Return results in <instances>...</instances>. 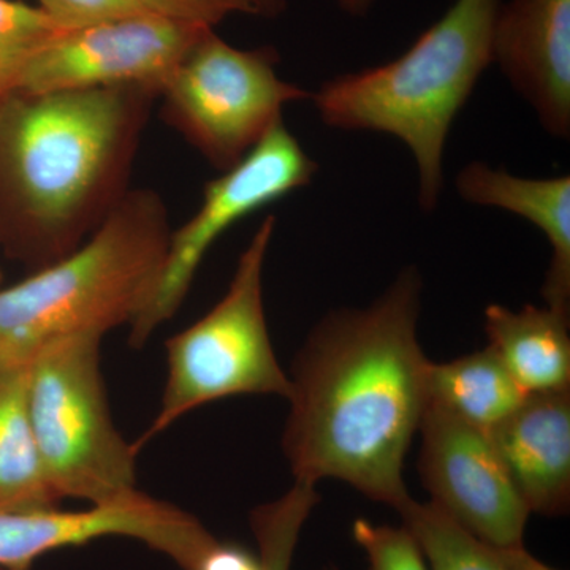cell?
Segmentation results:
<instances>
[{"mask_svg":"<svg viewBox=\"0 0 570 570\" xmlns=\"http://www.w3.org/2000/svg\"><path fill=\"white\" fill-rule=\"evenodd\" d=\"M419 433V472L431 504L491 547L523 546L531 512L513 487L489 431L428 401Z\"/></svg>","mask_w":570,"mask_h":570,"instance_id":"cell-10","label":"cell"},{"mask_svg":"<svg viewBox=\"0 0 570 570\" xmlns=\"http://www.w3.org/2000/svg\"><path fill=\"white\" fill-rule=\"evenodd\" d=\"M501 0H455L400 58L340 75L313 92L333 129L389 134L419 168V205L433 213L444 187V153L453 121L493 63Z\"/></svg>","mask_w":570,"mask_h":570,"instance_id":"cell-3","label":"cell"},{"mask_svg":"<svg viewBox=\"0 0 570 570\" xmlns=\"http://www.w3.org/2000/svg\"><path fill=\"white\" fill-rule=\"evenodd\" d=\"M324 570H340L336 568V566H328V568H325Z\"/></svg>","mask_w":570,"mask_h":570,"instance_id":"cell-28","label":"cell"},{"mask_svg":"<svg viewBox=\"0 0 570 570\" xmlns=\"http://www.w3.org/2000/svg\"><path fill=\"white\" fill-rule=\"evenodd\" d=\"M275 230L276 217L266 216L239 255L223 298L165 343L163 401L151 425L134 442L138 453L205 404L232 396L291 395V377L277 362L265 314V262Z\"/></svg>","mask_w":570,"mask_h":570,"instance_id":"cell-5","label":"cell"},{"mask_svg":"<svg viewBox=\"0 0 570 570\" xmlns=\"http://www.w3.org/2000/svg\"><path fill=\"white\" fill-rule=\"evenodd\" d=\"M61 504L29 415L28 366L0 370V512H41Z\"/></svg>","mask_w":570,"mask_h":570,"instance_id":"cell-16","label":"cell"},{"mask_svg":"<svg viewBox=\"0 0 570 570\" xmlns=\"http://www.w3.org/2000/svg\"><path fill=\"white\" fill-rule=\"evenodd\" d=\"M570 317L550 307L485 309L489 347L527 395L570 389Z\"/></svg>","mask_w":570,"mask_h":570,"instance_id":"cell-15","label":"cell"},{"mask_svg":"<svg viewBox=\"0 0 570 570\" xmlns=\"http://www.w3.org/2000/svg\"><path fill=\"white\" fill-rule=\"evenodd\" d=\"M0 570H7V569H0Z\"/></svg>","mask_w":570,"mask_h":570,"instance_id":"cell-30","label":"cell"},{"mask_svg":"<svg viewBox=\"0 0 570 570\" xmlns=\"http://www.w3.org/2000/svg\"><path fill=\"white\" fill-rule=\"evenodd\" d=\"M528 510L562 517L570 508V389L530 393L489 431Z\"/></svg>","mask_w":570,"mask_h":570,"instance_id":"cell-13","label":"cell"},{"mask_svg":"<svg viewBox=\"0 0 570 570\" xmlns=\"http://www.w3.org/2000/svg\"><path fill=\"white\" fill-rule=\"evenodd\" d=\"M61 31L40 7L0 0V100L18 91L33 56Z\"/></svg>","mask_w":570,"mask_h":570,"instance_id":"cell-20","label":"cell"},{"mask_svg":"<svg viewBox=\"0 0 570 570\" xmlns=\"http://www.w3.org/2000/svg\"><path fill=\"white\" fill-rule=\"evenodd\" d=\"M258 17L277 18L287 10V0H253Z\"/></svg>","mask_w":570,"mask_h":570,"instance_id":"cell-26","label":"cell"},{"mask_svg":"<svg viewBox=\"0 0 570 570\" xmlns=\"http://www.w3.org/2000/svg\"><path fill=\"white\" fill-rule=\"evenodd\" d=\"M317 170L316 160L283 121L273 127L245 159L206 184L197 213L178 230H171L154 294L129 325L130 346H146L153 333L174 318L189 294L206 254L228 228L264 206L306 187Z\"/></svg>","mask_w":570,"mask_h":570,"instance_id":"cell-8","label":"cell"},{"mask_svg":"<svg viewBox=\"0 0 570 570\" xmlns=\"http://www.w3.org/2000/svg\"><path fill=\"white\" fill-rule=\"evenodd\" d=\"M277 66L275 48L242 50L213 29L160 92L165 122L223 174L283 122L287 105L313 97Z\"/></svg>","mask_w":570,"mask_h":570,"instance_id":"cell-7","label":"cell"},{"mask_svg":"<svg viewBox=\"0 0 570 570\" xmlns=\"http://www.w3.org/2000/svg\"><path fill=\"white\" fill-rule=\"evenodd\" d=\"M352 535L365 551L371 570H431L417 540L404 527H379L358 519Z\"/></svg>","mask_w":570,"mask_h":570,"instance_id":"cell-21","label":"cell"},{"mask_svg":"<svg viewBox=\"0 0 570 570\" xmlns=\"http://www.w3.org/2000/svg\"><path fill=\"white\" fill-rule=\"evenodd\" d=\"M395 510L431 570H515L504 551L463 530L431 502L409 497Z\"/></svg>","mask_w":570,"mask_h":570,"instance_id":"cell-18","label":"cell"},{"mask_svg":"<svg viewBox=\"0 0 570 570\" xmlns=\"http://www.w3.org/2000/svg\"><path fill=\"white\" fill-rule=\"evenodd\" d=\"M493 62L540 126L570 137V0H509L498 9Z\"/></svg>","mask_w":570,"mask_h":570,"instance_id":"cell-12","label":"cell"},{"mask_svg":"<svg viewBox=\"0 0 570 570\" xmlns=\"http://www.w3.org/2000/svg\"><path fill=\"white\" fill-rule=\"evenodd\" d=\"M159 94L142 88L0 100V250L31 272L78 249L129 193Z\"/></svg>","mask_w":570,"mask_h":570,"instance_id":"cell-2","label":"cell"},{"mask_svg":"<svg viewBox=\"0 0 570 570\" xmlns=\"http://www.w3.org/2000/svg\"><path fill=\"white\" fill-rule=\"evenodd\" d=\"M318 499L316 485L295 482L283 497L250 512L258 553L269 569L292 570L299 535Z\"/></svg>","mask_w":570,"mask_h":570,"instance_id":"cell-19","label":"cell"},{"mask_svg":"<svg viewBox=\"0 0 570 570\" xmlns=\"http://www.w3.org/2000/svg\"><path fill=\"white\" fill-rule=\"evenodd\" d=\"M423 279L407 266L376 302L326 314L292 365L283 450L295 482L336 479L396 509L428 406Z\"/></svg>","mask_w":570,"mask_h":570,"instance_id":"cell-1","label":"cell"},{"mask_svg":"<svg viewBox=\"0 0 570 570\" xmlns=\"http://www.w3.org/2000/svg\"><path fill=\"white\" fill-rule=\"evenodd\" d=\"M107 538L138 540L183 570H195L217 542L186 510L140 493L121 504L80 512H0V569L31 570L51 551Z\"/></svg>","mask_w":570,"mask_h":570,"instance_id":"cell-11","label":"cell"},{"mask_svg":"<svg viewBox=\"0 0 570 570\" xmlns=\"http://www.w3.org/2000/svg\"><path fill=\"white\" fill-rule=\"evenodd\" d=\"M62 31L142 13L132 0H39V6Z\"/></svg>","mask_w":570,"mask_h":570,"instance_id":"cell-23","label":"cell"},{"mask_svg":"<svg viewBox=\"0 0 570 570\" xmlns=\"http://www.w3.org/2000/svg\"><path fill=\"white\" fill-rule=\"evenodd\" d=\"M336 2L352 17H365L374 6V0H336Z\"/></svg>","mask_w":570,"mask_h":570,"instance_id":"cell-27","label":"cell"},{"mask_svg":"<svg viewBox=\"0 0 570 570\" xmlns=\"http://www.w3.org/2000/svg\"><path fill=\"white\" fill-rule=\"evenodd\" d=\"M455 186L466 204L517 214L546 235L551 258L542 296L547 307L570 317V176L521 178L471 163L461 168Z\"/></svg>","mask_w":570,"mask_h":570,"instance_id":"cell-14","label":"cell"},{"mask_svg":"<svg viewBox=\"0 0 570 570\" xmlns=\"http://www.w3.org/2000/svg\"><path fill=\"white\" fill-rule=\"evenodd\" d=\"M0 281H2V268H0Z\"/></svg>","mask_w":570,"mask_h":570,"instance_id":"cell-29","label":"cell"},{"mask_svg":"<svg viewBox=\"0 0 570 570\" xmlns=\"http://www.w3.org/2000/svg\"><path fill=\"white\" fill-rule=\"evenodd\" d=\"M426 390L430 403L483 431L508 419L527 396L489 346L452 362H430Z\"/></svg>","mask_w":570,"mask_h":570,"instance_id":"cell-17","label":"cell"},{"mask_svg":"<svg viewBox=\"0 0 570 570\" xmlns=\"http://www.w3.org/2000/svg\"><path fill=\"white\" fill-rule=\"evenodd\" d=\"M195 570H272L268 561L261 553L238 546V543L219 542L208 550Z\"/></svg>","mask_w":570,"mask_h":570,"instance_id":"cell-24","label":"cell"},{"mask_svg":"<svg viewBox=\"0 0 570 570\" xmlns=\"http://www.w3.org/2000/svg\"><path fill=\"white\" fill-rule=\"evenodd\" d=\"M102 336L61 341L28 365V406L48 479L58 497L92 508L137 498V449L112 422Z\"/></svg>","mask_w":570,"mask_h":570,"instance_id":"cell-6","label":"cell"},{"mask_svg":"<svg viewBox=\"0 0 570 570\" xmlns=\"http://www.w3.org/2000/svg\"><path fill=\"white\" fill-rule=\"evenodd\" d=\"M132 2L142 13L212 29L235 14L258 17L257 7L253 0H132Z\"/></svg>","mask_w":570,"mask_h":570,"instance_id":"cell-22","label":"cell"},{"mask_svg":"<svg viewBox=\"0 0 570 570\" xmlns=\"http://www.w3.org/2000/svg\"><path fill=\"white\" fill-rule=\"evenodd\" d=\"M504 551L505 558L515 570H557L547 566L546 562L539 561L532 557L524 546L512 547V549H501Z\"/></svg>","mask_w":570,"mask_h":570,"instance_id":"cell-25","label":"cell"},{"mask_svg":"<svg viewBox=\"0 0 570 570\" xmlns=\"http://www.w3.org/2000/svg\"><path fill=\"white\" fill-rule=\"evenodd\" d=\"M205 26L137 13L61 31L29 62L18 92L142 88L159 94L206 33Z\"/></svg>","mask_w":570,"mask_h":570,"instance_id":"cell-9","label":"cell"},{"mask_svg":"<svg viewBox=\"0 0 570 570\" xmlns=\"http://www.w3.org/2000/svg\"><path fill=\"white\" fill-rule=\"evenodd\" d=\"M170 235L160 195L130 189L78 249L0 288V370L28 366L61 341L132 324L154 294Z\"/></svg>","mask_w":570,"mask_h":570,"instance_id":"cell-4","label":"cell"}]
</instances>
